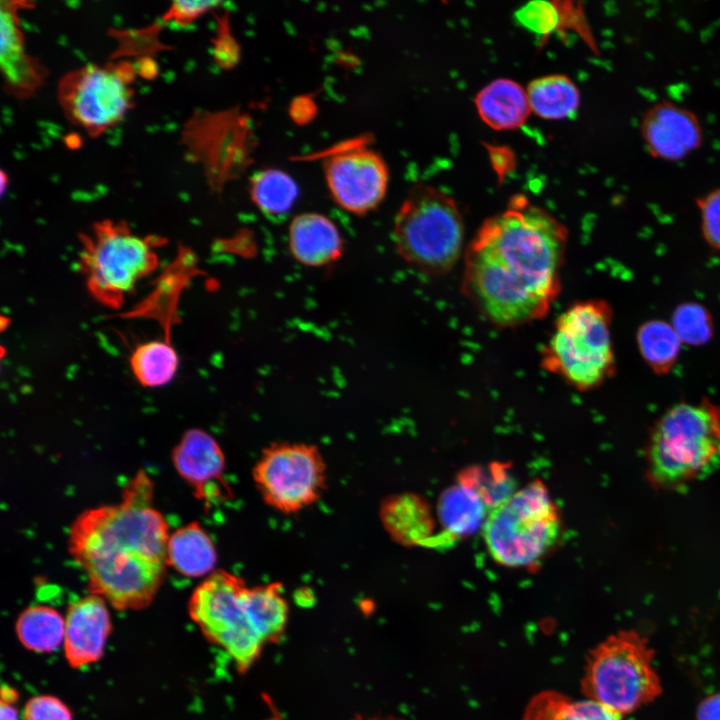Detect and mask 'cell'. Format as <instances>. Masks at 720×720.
Returning a JSON list of instances; mask_svg holds the SVG:
<instances>
[{"mask_svg":"<svg viewBox=\"0 0 720 720\" xmlns=\"http://www.w3.org/2000/svg\"><path fill=\"white\" fill-rule=\"evenodd\" d=\"M568 232L522 196L487 218L464 252L461 290L497 328L540 320L561 290Z\"/></svg>","mask_w":720,"mask_h":720,"instance_id":"6da1fadb","label":"cell"},{"mask_svg":"<svg viewBox=\"0 0 720 720\" xmlns=\"http://www.w3.org/2000/svg\"><path fill=\"white\" fill-rule=\"evenodd\" d=\"M153 506V483L139 471L121 501L83 511L69 531L68 550L87 576L91 594L115 609L147 607L163 583L170 534Z\"/></svg>","mask_w":720,"mask_h":720,"instance_id":"7a4b0ae2","label":"cell"},{"mask_svg":"<svg viewBox=\"0 0 720 720\" xmlns=\"http://www.w3.org/2000/svg\"><path fill=\"white\" fill-rule=\"evenodd\" d=\"M720 465V407L680 403L657 421L647 449V473L657 488H681Z\"/></svg>","mask_w":720,"mask_h":720,"instance_id":"3957f363","label":"cell"},{"mask_svg":"<svg viewBox=\"0 0 720 720\" xmlns=\"http://www.w3.org/2000/svg\"><path fill=\"white\" fill-rule=\"evenodd\" d=\"M611 306L589 299L569 306L556 319L540 352V365L580 391L594 389L615 373Z\"/></svg>","mask_w":720,"mask_h":720,"instance_id":"277c9868","label":"cell"},{"mask_svg":"<svg viewBox=\"0 0 720 720\" xmlns=\"http://www.w3.org/2000/svg\"><path fill=\"white\" fill-rule=\"evenodd\" d=\"M79 269L91 296L100 304L120 308L136 285L158 267L157 249L166 239L140 236L123 221L96 222L80 234Z\"/></svg>","mask_w":720,"mask_h":720,"instance_id":"5b68a950","label":"cell"},{"mask_svg":"<svg viewBox=\"0 0 720 720\" xmlns=\"http://www.w3.org/2000/svg\"><path fill=\"white\" fill-rule=\"evenodd\" d=\"M562 531L560 512L540 481L490 509L482 527L490 556L511 568L536 565L558 544Z\"/></svg>","mask_w":720,"mask_h":720,"instance_id":"8992f818","label":"cell"},{"mask_svg":"<svg viewBox=\"0 0 720 720\" xmlns=\"http://www.w3.org/2000/svg\"><path fill=\"white\" fill-rule=\"evenodd\" d=\"M582 690L586 698L621 716L654 701L662 685L648 640L624 630L601 641L587 657Z\"/></svg>","mask_w":720,"mask_h":720,"instance_id":"52a82bcc","label":"cell"},{"mask_svg":"<svg viewBox=\"0 0 720 720\" xmlns=\"http://www.w3.org/2000/svg\"><path fill=\"white\" fill-rule=\"evenodd\" d=\"M464 226L455 201L425 184L414 186L394 221L393 240L399 255L422 273L449 272L463 250Z\"/></svg>","mask_w":720,"mask_h":720,"instance_id":"ba28073f","label":"cell"},{"mask_svg":"<svg viewBox=\"0 0 720 720\" xmlns=\"http://www.w3.org/2000/svg\"><path fill=\"white\" fill-rule=\"evenodd\" d=\"M246 582L226 570L217 569L192 592L190 618L204 637L232 658L240 674L248 672L267 644L250 612Z\"/></svg>","mask_w":720,"mask_h":720,"instance_id":"9c48e42d","label":"cell"},{"mask_svg":"<svg viewBox=\"0 0 720 720\" xmlns=\"http://www.w3.org/2000/svg\"><path fill=\"white\" fill-rule=\"evenodd\" d=\"M134 62L86 64L66 72L57 84V99L66 118L90 136L118 124L133 106Z\"/></svg>","mask_w":720,"mask_h":720,"instance_id":"30bf717a","label":"cell"},{"mask_svg":"<svg viewBox=\"0 0 720 720\" xmlns=\"http://www.w3.org/2000/svg\"><path fill=\"white\" fill-rule=\"evenodd\" d=\"M327 468L319 448L302 442L265 447L253 470L255 487L266 505L295 514L317 502L326 489Z\"/></svg>","mask_w":720,"mask_h":720,"instance_id":"8fae6325","label":"cell"},{"mask_svg":"<svg viewBox=\"0 0 720 720\" xmlns=\"http://www.w3.org/2000/svg\"><path fill=\"white\" fill-rule=\"evenodd\" d=\"M181 144L186 159L200 165L210 188L219 193L248 165L253 141L245 114L199 111L183 124Z\"/></svg>","mask_w":720,"mask_h":720,"instance_id":"7c38bea8","label":"cell"},{"mask_svg":"<svg viewBox=\"0 0 720 720\" xmlns=\"http://www.w3.org/2000/svg\"><path fill=\"white\" fill-rule=\"evenodd\" d=\"M324 173L333 200L357 215L375 209L388 185V170L382 157L359 142L345 144L330 152Z\"/></svg>","mask_w":720,"mask_h":720,"instance_id":"4fadbf2b","label":"cell"},{"mask_svg":"<svg viewBox=\"0 0 720 720\" xmlns=\"http://www.w3.org/2000/svg\"><path fill=\"white\" fill-rule=\"evenodd\" d=\"M179 475L193 488L197 499L208 507L233 496L224 478L225 456L213 436L202 429L185 432L172 452Z\"/></svg>","mask_w":720,"mask_h":720,"instance_id":"5bb4252c","label":"cell"},{"mask_svg":"<svg viewBox=\"0 0 720 720\" xmlns=\"http://www.w3.org/2000/svg\"><path fill=\"white\" fill-rule=\"evenodd\" d=\"M112 630L106 601L90 594L71 603L65 617L64 654L72 668L99 661Z\"/></svg>","mask_w":720,"mask_h":720,"instance_id":"9a60e30c","label":"cell"},{"mask_svg":"<svg viewBox=\"0 0 720 720\" xmlns=\"http://www.w3.org/2000/svg\"><path fill=\"white\" fill-rule=\"evenodd\" d=\"M641 133L648 151L656 158L675 161L696 150L702 129L696 116L673 103L652 106L644 115Z\"/></svg>","mask_w":720,"mask_h":720,"instance_id":"2e32d148","label":"cell"},{"mask_svg":"<svg viewBox=\"0 0 720 720\" xmlns=\"http://www.w3.org/2000/svg\"><path fill=\"white\" fill-rule=\"evenodd\" d=\"M25 3L2 1L0 12V63L4 86L17 98L31 96L42 84L46 70L25 50L18 11Z\"/></svg>","mask_w":720,"mask_h":720,"instance_id":"e0dca14e","label":"cell"},{"mask_svg":"<svg viewBox=\"0 0 720 720\" xmlns=\"http://www.w3.org/2000/svg\"><path fill=\"white\" fill-rule=\"evenodd\" d=\"M288 243L296 261L310 267L331 264L343 251V239L337 226L319 213L296 216L289 227Z\"/></svg>","mask_w":720,"mask_h":720,"instance_id":"ac0fdd59","label":"cell"},{"mask_svg":"<svg viewBox=\"0 0 720 720\" xmlns=\"http://www.w3.org/2000/svg\"><path fill=\"white\" fill-rule=\"evenodd\" d=\"M475 104L481 119L496 130L520 127L531 112L527 92L509 79L488 84L477 94Z\"/></svg>","mask_w":720,"mask_h":720,"instance_id":"d6986e66","label":"cell"},{"mask_svg":"<svg viewBox=\"0 0 720 720\" xmlns=\"http://www.w3.org/2000/svg\"><path fill=\"white\" fill-rule=\"evenodd\" d=\"M214 543L198 522H190L169 536L167 564L187 577H202L215 571Z\"/></svg>","mask_w":720,"mask_h":720,"instance_id":"ffe728a7","label":"cell"},{"mask_svg":"<svg viewBox=\"0 0 720 720\" xmlns=\"http://www.w3.org/2000/svg\"><path fill=\"white\" fill-rule=\"evenodd\" d=\"M248 603L254 623L265 643L279 642L289 620V604L284 596L283 584L273 582L249 587Z\"/></svg>","mask_w":720,"mask_h":720,"instance_id":"44dd1931","label":"cell"},{"mask_svg":"<svg viewBox=\"0 0 720 720\" xmlns=\"http://www.w3.org/2000/svg\"><path fill=\"white\" fill-rule=\"evenodd\" d=\"M531 110L544 119L572 117L578 110L580 95L575 84L564 75L533 80L527 89Z\"/></svg>","mask_w":720,"mask_h":720,"instance_id":"7402d4cb","label":"cell"},{"mask_svg":"<svg viewBox=\"0 0 720 720\" xmlns=\"http://www.w3.org/2000/svg\"><path fill=\"white\" fill-rule=\"evenodd\" d=\"M15 630L26 649L39 653L52 652L64 640L65 619L50 606H30L19 614Z\"/></svg>","mask_w":720,"mask_h":720,"instance_id":"603a6c76","label":"cell"},{"mask_svg":"<svg viewBox=\"0 0 720 720\" xmlns=\"http://www.w3.org/2000/svg\"><path fill=\"white\" fill-rule=\"evenodd\" d=\"M623 716L589 698L571 700L556 692H543L528 704L523 720H622Z\"/></svg>","mask_w":720,"mask_h":720,"instance_id":"cb8c5ba5","label":"cell"},{"mask_svg":"<svg viewBox=\"0 0 720 720\" xmlns=\"http://www.w3.org/2000/svg\"><path fill=\"white\" fill-rule=\"evenodd\" d=\"M129 364L141 385L159 387L174 378L179 357L169 339L164 338L138 344L130 355Z\"/></svg>","mask_w":720,"mask_h":720,"instance_id":"d4e9b609","label":"cell"},{"mask_svg":"<svg viewBox=\"0 0 720 720\" xmlns=\"http://www.w3.org/2000/svg\"><path fill=\"white\" fill-rule=\"evenodd\" d=\"M384 529L397 542L412 544L425 531V512L419 499L412 495L390 496L379 509Z\"/></svg>","mask_w":720,"mask_h":720,"instance_id":"484cf974","label":"cell"},{"mask_svg":"<svg viewBox=\"0 0 720 720\" xmlns=\"http://www.w3.org/2000/svg\"><path fill=\"white\" fill-rule=\"evenodd\" d=\"M250 196L256 207L269 216L287 213L298 196L295 181L285 172L266 169L256 173L250 183Z\"/></svg>","mask_w":720,"mask_h":720,"instance_id":"4316f807","label":"cell"},{"mask_svg":"<svg viewBox=\"0 0 720 720\" xmlns=\"http://www.w3.org/2000/svg\"><path fill=\"white\" fill-rule=\"evenodd\" d=\"M637 341L642 357L655 373L665 374L672 368L681 345L672 325L661 320L648 321L639 328Z\"/></svg>","mask_w":720,"mask_h":720,"instance_id":"83f0119b","label":"cell"},{"mask_svg":"<svg viewBox=\"0 0 720 720\" xmlns=\"http://www.w3.org/2000/svg\"><path fill=\"white\" fill-rule=\"evenodd\" d=\"M485 504L483 498L469 486L452 489L441 502L443 522L455 533L470 532L483 519Z\"/></svg>","mask_w":720,"mask_h":720,"instance_id":"f1b7e54d","label":"cell"},{"mask_svg":"<svg viewBox=\"0 0 720 720\" xmlns=\"http://www.w3.org/2000/svg\"><path fill=\"white\" fill-rule=\"evenodd\" d=\"M673 328L682 342L703 344L712 335L709 312L699 304L680 305L673 314Z\"/></svg>","mask_w":720,"mask_h":720,"instance_id":"f546056e","label":"cell"},{"mask_svg":"<svg viewBox=\"0 0 720 720\" xmlns=\"http://www.w3.org/2000/svg\"><path fill=\"white\" fill-rule=\"evenodd\" d=\"M521 25L530 31L548 35L564 25L561 2L532 1L516 12Z\"/></svg>","mask_w":720,"mask_h":720,"instance_id":"4dcf8cb0","label":"cell"},{"mask_svg":"<svg viewBox=\"0 0 720 720\" xmlns=\"http://www.w3.org/2000/svg\"><path fill=\"white\" fill-rule=\"evenodd\" d=\"M698 207L705 241L710 247L720 250V188L700 198Z\"/></svg>","mask_w":720,"mask_h":720,"instance_id":"1f68e13d","label":"cell"},{"mask_svg":"<svg viewBox=\"0 0 720 720\" xmlns=\"http://www.w3.org/2000/svg\"><path fill=\"white\" fill-rule=\"evenodd\" d=\"M23 720H73L68 706L52 695L30 698L23 709Z\"/></svg>","mask_w":720,"mask_h":720,"instance_id":"d6a6232c","label":"cell"},{"mask_svg":"<svg viewBox=\"0 0 720 720\" xmlns=\"http://www.w3.org/2000/svg\"><path fill=\"white\" fill-rule=\"evenodd\" d=\"M219 4L218 1H174L162 15V21L190 25Z\"/></svg>","mask_w":720,"mask_h":720,"instance_id":"836d02e7","label":"cell"},{"mask_svg":"<svg viewBox=\"0 0 720 720\" xmlns=\"http://www.w3.org/2000/svg\"><path fill=\"white\" fill-rule=\"evenodd\" d=\"M235 43L229 33L228 23L226 19H223L219 23L216 38L214 39V56L217 63L223 68L230 67L236 56Z\"/></svg>","mask_w":720,"mask_h":720,"instance_id":"e575fe53","label":"cell"},{"mask_svg":"<svg viewBox=\"0 0 720 720\" xmlns=\"http://www.w3.org/2000/svg\"><path fill=\"white\" fill-rule=\"evenodd\" d=\"M1 720H18V712L15 708L19 695L17 690L10 685L1 687Z\"/></svg>","mask_w":720,"mask_h":720,"instance_id":"d590c367","label":"cell"},{"mask_svg":"<svg viewBox=\"0 0 720 720\" xmlns=\"http://www.w3.org/2000/svg\"><path fill=\"white\" fill-rule=\"evenodd\" d=\"M489 154L492 165L499 176L505 175L513 167V154L505 147L489 146Z\"/></svg>","mask_w":720,"mask_h":720,"instance_id":"8d00e7d4","label":"cell"},{"mask_svg":"<svg viewBox=\"0 0 720 720\" xmlns=\"http://www.w3.org/2000/svg\"><path fill=\"white\" fill-rule=\"evenodd\" d=\"M697 720H720V693L703 700L697 709Z\"/></svg>","mask_w":720,"mask_h":720,"instance_id":"74e56055","label":"cell"},{"mask_svg":"<svg viewBox=\"0 0 720 720\" xmlns=\"http://www.w3.org/2000/svg\"><path fill=\"white\" fill-rule=\"evenodd\" d=\"M351 720H401L399 718H395L393 716H387V717H365L363 715H356Z\"/></svg>","mask_w":720,"mask_h":720,"instance_id":"f35d334b","label":"cell"},{"mask_svg":"<svg viewBox=\"0 0 720 720\" xmlns=\"http://www.w3.org/2000/svg\"><path fill=\"white\" fill-rule=\"evenodd\" d=\"M8 177L3 170H1L0 183H1V194L5 193Z\"/></svg>","mask_w":720,"mask_h":720,"instance_id":"ab89813d","label":"cell"},{"mask_svg":"<svg viewBox=\"0 0 720 720\" xmlns=\"http://www.w3.org/2000/svg\"><path fill=\"white\" fill-rule=\"evenodd\" d=\"M265 720H283L281 716H279L277 713L271 715L270 717L266 718Z\"/></svg>","mask_w":720,"mask_h":720,"instance_id":"60d3db41","label":"cell"}]
</instances>
